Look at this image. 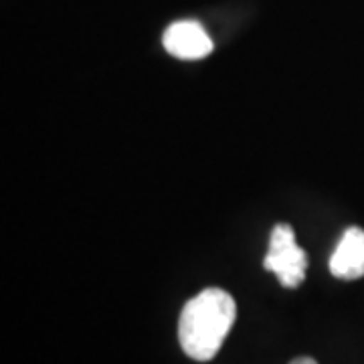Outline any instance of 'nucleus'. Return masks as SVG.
<instances>
[{
	"mask_svg": "<svg viewBox=\"0 0 364 364\" xmlns=\"http://www.w3.org/2000/svg\"><path fill=\"white\" fill-rule=\"evenodd\" d=\"M237 320V304L231 294L208 287L182 308L178 340L186 356L207 363L217 356Z\"/></svg>",
	"mask_w": 364,
	"mask_h": 364,
	"instance_id": "obj_1",
	"label": "nucleus"
},
{
	"mask_svg": "<svg viewBox=\"0 0 364 364\" xmlns=\"http://www.w3.org/2000/svg\"><path fill=\"white\" fill-rule=\"evenodd\" d=\"M263 267L277 275L284 287H299L308 272V255L296 243V235L291 225L279 223L275 225L269 239V251L263 259Z\"/></svg>",
	"mask_w": 364,
	"mask_h": 364,
	"instance_id": "obj_2",
	"label": "nucleus"
},
{
	"mask_svg": "<svg viewBox=\"0 0 364 364\" xmlns=\"http://www.w3.org/2000/svg\"><path fill=\"white\" fill-rule=\"evenodd\" d=\"M330 273L346 282L364 277V231L360 227L344 231L330 257Z\"/></svg>",
	"mask_w": 364,
	"mask_h": 364,
	"instance_id": "obj_4",
	"label": "nucleus"
},
{
	"mask_svg": "<svg viewBox=\"0 0 364 364\" xmlns=\"http://www.w3.org/2000/svg\"><path fill=\"white\" fill-rule=\"evenodd\" d=\"M289 364H318L314 358H308V356H299V358H294Z\"/></svg>",
	"mask_w": 364,
	"mask_h": 364,
	"instance_id": "obj_5",
	"label": "nucleus"
},
{
	"mask_svg": "<svg viewBox=\"0 0 364 364\" xmlns=\"http://www.w3.org/2000/svg\"><path fill=\"white\" fill-rule=\"evenodd\" d=\"M162 43L172 57L184 61L203 59L213 51V41L196 21H178L170 25L162 37Z\"/></svg>",
	"mask_w": 364,
	"mask_h": 364,
	"instance_id": "obj_3",
	"label": "nucleus"
}]
</instances>
